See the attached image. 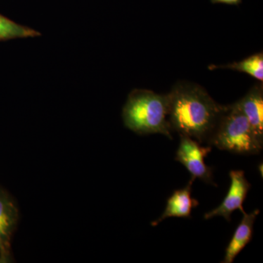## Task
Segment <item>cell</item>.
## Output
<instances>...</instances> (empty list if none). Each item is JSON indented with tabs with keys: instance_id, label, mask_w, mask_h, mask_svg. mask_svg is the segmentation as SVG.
Instances as JSON below:
<instances>
[{
	"instance_id": "1",
	"label": "cell",
	"mask_w": 263,
	"mask_h": 263,
	"mask_svg": "<svg viewBox=\"0 0 263 263\" xmlns=\"http://www.w3.org/2000/svg\"><path fill=\"white\" fill-rule=\"evenodd\" d=\"M171 131L206 144L224 105L216 103L200 85L180 81L167 93Z\"/></svg>"
},
{
	"instance_id": "2",
	"label": "cell",
	"mask_w": 263,
	"mask_h": 263,
	"mask_svg": "<svg viewBox=\"0 0 263 263\" xmlns=\"http://www.w3.org/2000/svg\"><path fill=\"white\" fill-rule=\"evenodd\" d=\"M167 113V94L135 89L128 95L122 117L124 126L136 134H162L172 139Z\"/></svg>"
},
{
	"instance_id": "3",
	"label": "cell",
	"mask_w": 263,
	"mask_h": 263,
	"mask_svg": "<svg viewBox=\"0 0 263 263\" xmlns=\"http://www.w3.org/2000/svg\"><path fill=\"white\" fill-rule=\"evenodd\" d=\"M206 144L238 155H257L263 141L257 137L236 103L224 105V110Z\"/></svg>"
},
{
	"instance_id": "4",
	"label": "cell",
	"mask_w": 263,
	"mask_h": 263,
	"mask_svg": "<svg viewBox=\"0 0 263 263\" xmlns=\"http://www.w3.org/2000/svg\"><path fill=\"white\" fill-rule=\"evenodd\" d=\"M180 138L175 160L187 169L191 179H198L208 184L216 186L213 181V169L204 162V158L212 152V147L202 146V144L189 137L180 136Z\"/></svg>"
},
{
	"instance_id": "5",
	"label": "cell",
	"mask_w": 263,
	"mask_h": 263,
	"mask_svg": "<svg viewBox=\"0 0 263 263\" xmlns=\"http://www.w3.org/2000/svg\"><path fill=\"white\" fill-rule=\"evenodd\" d=\"M19 219L18 208L13 197L0 186V263L11 259L12 237Z\"/></svg>"
},
{
	"instance_id": "6",
	"label": "cell",
	"mask_w": 263,
	"mask_h": 263,
	"mask_svg": "<svg viewBox=\"0 0 263 263\" xmlns=\"http://www.w3.org/2000/svg\"><path fill=\"white\" fill-rule=\"evenodd\" d=\"M231 183L228 195L220 205L206 213L204 219H210L215 216H222L227 221H230L231 214L235 210H240L245 214L243 203L245 202L247 193L251 188V183L246 179L243 171H231L230 172Z\"/></svg>"
},
{
	"instance_id": "7",
	"label": "cell",
	"mask_w": 263,
	"mask_h": 263,
	"mask_svg": "<svg viewBox=\"0 0 263 263\" xmlns=\"http://www.w3.org/2000/svg\"><path fill=\"white\" fill-rule=\"evenodd\" d=\"M247 118L257 137L263 141V85H254L245 97L235 102Z\"/></svg>"
},
{
	"instance_id": "8",
	"label": "cell",
	"mask_w": 263,
	"mask_h": 263,
	"mask_svg": "<svg viewBox=\"0 0 263 263\" xmlns=\"http://www.w3.org/2000/svg\"><path fill=\"white\" fill-rule=\"evenodd\" d=\"M194 181L195 180L191 179L184 188L176 190L173 193L167 200L162 216L152 222V226H158L161 221L170 217L191 218L192 210L199 205L198 201L191 196Z\"/></svg>"
},
{
	"instance_id": "9",
	"label": "cell",
	"mask_w": 263,
	"mask_h": 263,
	"mask_svg": "<svg viewBox=\"0 0 263 263\" xmlns=\"http://www.w3.org/2000/svg\"><path fill=\"white\" fill-rule=\"evenodd\" d=\"M259 210H255L250 214H243V219L235 230L234 235L227 247L226 255L222 263H232L235 257L245 249L252 240L253 228Z\"/></svg>"
},
{
	"instance_id": "10",
	"label": "cell",
	"mask_w": 263,
	"mask_h": 263,
	"mask_svg": "<svg viewBox=\"0 0 263 263\" xmlns=\"http://www.w3.org/2000/svg\"><path fill=\"white\" fill-rule=\"evenodd\" d=\"M211 70H217V69H228L243 72L252 76L254 79H257L259 82L263 81V53L262 52L254 53L239 62H235L227 65L209 66Z\"/></svg>"
},
{
	"instance_id": "11",
	"label": "cell",
	"mask_w": 263,
	"mask_h": 263,
	"mask_svg": "<svg viewBox=\"0 0 263 263\" xmlns=\"http://www.w3.org/2000/svg\"><path fill=\"white\" fill-rule=\"evenodd\" d=\"M41 35L42 34L36 29L16 23L0 13V41L37 37Z\"/></svg>"
},
{
	"instance_id": "12",
	"label": "cell",
	"mask_w": 263,
	"mask_h": 263,
	"mask_svg": "<svg viewBox=\"0 0 263 263\" xmlns=\"http://www.w3.org/2000/svg\"><path fill=\"white\" fill-rule=\"evenodd\" d=\"M213 4H226L229 5H238L242 0H211Z\"/></svg>"
}]
</instances>
